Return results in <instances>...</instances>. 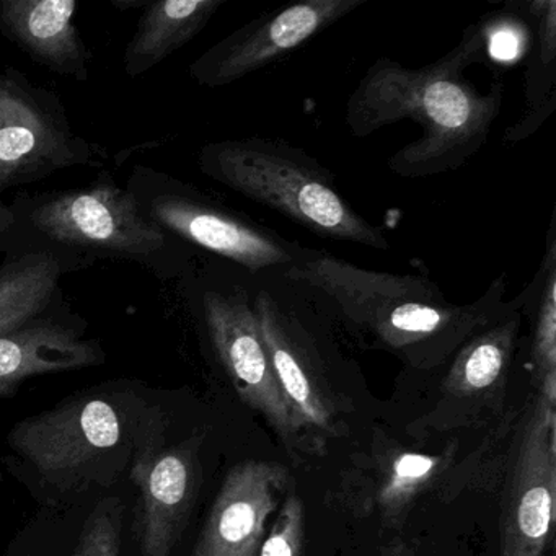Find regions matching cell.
Listing matches in <instances>:
<instances>
[{
    "instance_id": "8992f818",
    "label": "cell",
    "mask_w": 556,
    "mask_h": 556,
    "mask_svg": "<svg viewBox=\"0 0 556 556\" xmlns=\"http://www.w3.org/2000/svg\"><path fill=\"white\" fill-rule=\"evenodd\" d=\"M250 285L256 325L292 418L308 454H324L341 426L325 354L331 308L317 292L278 275L250 276Z\"/></svg>"
},
{
    "instance_id": "9a60e30c",
    "label": "cell",
    "mask_w": 556,
    "mask_h": 556,
    "mask_svg": "<svg viewBox=\"0 0 556 556\" xmlns=\"http://www.w3.org/2000/svg\"><path fill=\"white\" fill-rule=\"evenodd\" d=\"M105 363L99 340L87 337V324L66 298L25 327L0 337V399L24 380L73 372Z\"/></svg>"
},
{
    "instance_id": "ba28073f",
    "label": "cell",
    "mask_w": 556,
    "mask_h": 556,
    "mask_svg": "<svg viewBox=\"0 0 556 556\" xmlns=\"http://www.w3.org/2000/svg\"><path fill=\"white\" fill-rule=\"evenodd\" d=\"M126 393H84L56 408L22 419L8 435L41 483L58 493H79L110 457L125 447L129 412Z\"/></svg>"
},
{
    "instance_id": "7a4b0ae2",
    "label": "cell",
    "mask_w": 556,
    "mask_h": 556,
    "mask_svg": "<svg viewBox=\"0 0 556 556\" xmlns=\"http://www.w3.org/2000/svg\"><path fill=\"white\" fill-rule=\"evenodd\" d=\"M278 276L320 294L344 327L416 369L441 367L510 304L506 275L497 276L477 301L454 304L426 276L370 271L314 249Z\"/></svg>"
},
{
    "instance_id": "ffe728a7",
    "label": "cell",
    "mask_w": 556,
    "mask_h": 556,
    "mask_svg": "<svg viewBox=\"0 0 556 556\" xmlns=\"http://www.w3.org/2000/svg\"><path fill=\"white\" fill-rule=\"evenodd\" d=\"M523 312L530 317V369L536 395L556 405V223L546 233L545 253L523 289Z\"/></svg>"
},
{
    "instance_id": "7c38bea8",
    "label": "cell",
    "mask_w": 556,
    "mask_h": 556,
    "mask_svg": "<svg viewBox=\"0 0 556 556\" xmlns=\"http://www.w3.org/2000/svg\"><path fill=\"white\" fill-rule=\"evenodd\" d=\"M366 0H302L255 18L217 41L190 66L194 83L219 89L294 53Z\"/></svg>"
},
{
    "instance_id": "4316f807",
    "label": "cell",
    "mask_w": 556,
    "mask_h": 556,
    "mask_svg": "<svg viewBox=\"0 0 556 556\" xmlns=\"http://www.w3.org/2000/svg\"><path fill=\"white\" fill-rule=\"evenodd\" d=\"M0 481H2V473H0Z\"/></svg>"
},
{
    "instance_id": "2e32d148",
    "label": "cell",
    "mask_w": 556,
    "mask_h": 556,
    "mask_svg": "<svg viewBox=\"0 0 556 556\" xmlns=\"http://www.w3.org/2000/svg\"><path fill=\"white\" fill-rule=\"evenodd\" d=\"M523 302L522 291L510 299L506 312L475 331L442 364L447 370L442 377L438 412L503 405L526 320Z\"/></svg>"
},
{
    "instance_id": "ac0fdd59",
    "label": "cell",
    "mask_w": 556,
    "mask_h": 556,
    "mask_svg": "<svg viewBox=\"0 0 556 556\" xmlns=\"http://www.w3.org/2000/svg\"><path fill=\"white\" fill-rule=\"evenodd\" d=\"M227 0H157L141 11L125 50L126 76H144L194 40Z\"/></svg>"
},
{
    "instance_id": "cb8c5ba5",
    "label": "cell",
    "mask_w": 556,
    "mask_h": 556,
    "mask_svg": "<svg viewBox=\"0 0 556 556\" xmlns=\"http://www.w3.org/2000/svg\"><path fill=\"white\" fill-rule=\"evenodd\" d=\"M12 211L9 201H5L0 194V243L4 240L5 233L11 229Z\"/></svg>"
},
{
    "instance_id": "e0dca14e",
    "label": "cell",
    "mask_w": 556,
    "mask_h": 556,
    "mask_svg": "<svg viewBox=\"0 0 556 556\" xmlns=\"http://www.w3.org/2000/svg\"><path fill=\"white\" fill-rule=\"evenodd\" d=\"M77 9L76 0H0V34L38 66L86 83L92 54L74 24Z\"/></svg>"
},
{
    "instance_id": "d6986e66",
    "label": "cell",
    "mask_w": 556,
    "mask_h": 556,
    "mask_svg": "<svg viewBox=\"0 0 556 556\" xmlns=\"http://www.w3.org/2000/svg\"><path fill=\"white\" fill-rule=\"evenodd\" d=\"M67 271L50 253L5 255L0 265V337L43 317L61 299Z\"/></svg>"
},
{
    "instance_id": "44dd1931",
    "label": "cell",
    "mask_w": 556,
    "mask_h": 556,
    "mask_svg": "<svg viewBox=\"0 0 556 556\" xmlns=\"http://www.w3.org/2000/svg\"><path fill=\"white\" fill-rule=\"evenodd\" d=\"M535 24V51L526 76V112L507 128L504 141L517 144L532 136L556 109V2H523Z\"/></svg>"
},
{
    "instance_id": "30bf717a",
    "label": "cell",
    "mask_w": 556,
    "mask_h": 556,
    "mask_svg": "<svg viewBox=\"0 0 556 556\" xmlns=\"http://www.w3.org/2000/svg\"><path fill=\"white\" fill-rule=\"evenodd\" d=\"M504 464L501 556H545L555 529L556 405L535 393L520 409Z\"/></svg>"
},
{
    "instance_id": "5bb4252c",
    "label": "cell",
    "mask_w": 556,
    "mask_h": 556,
    "mask_svg": "<svg viewBox=\"0 0 556 556\" xmlns=\"http://www.w3.org/2000/svg\"><path fill=\"white\" fill-rule=\"evenodd\" d=\"M288 484V468L278 462L236 465L227 473L190 556L258 555Z\"/></svg>"
},
{
    "instance_id": "3957f363",
    "label": "cell",
    "mask_w": 556,
    "mask_h": 556,
    "mask_svg": "<svg viewBox=\"0 0 556 556\" xmlns=\"http://www.w3.org/2000/svg\"><path fill=\"white\" fill-rule=\"evenodd\" d=\"M12 224L2 255L50 253L67 275L97 263H132L162 281L180 279L200 252L142 214L128 188L102 170L71 190L18 193L9 201Z\"/></svg>"
},
{
    "instance_id": "484cf974",
    "label": "cell",
    "mask_w": 556,
    "mask_h": 556,
    "mask_svg": "<svg viewBox=\"0 0 556 556\" xmlns=\"http://www.w3.org/2000/svg\"><path fill=\"white\" fill-rule=\"evenodd\" d=\"M112 4L122 12H129L132 9H141L142 11L149 4V0H112Z\"/></svg>"
},
{
    "instance_id": "5b68a950",
    "label": "cell",
    "mask_w": 556,
    "mask_h": 556,
    "mask_svg": "<svg viewBox=\"0 0 556 556\" xmlns=\"http://www.w3.org/2000/svg\"><path fill=\"white\" fill-rule=\"evenodd\" d=\"M203 262L198 256L178 282L217 364L240 400L269 422L289 452L308 454L256 325L250 275L216 256Z\"/></svg>"
},
{
    "instance_id": "8fae6325",
    "label": "cell",
    "mask_w": 556,
    "mask_h": 556,
    "mask_svg": "<svg viewBox=\"0 0 556 556\" xmlns=\"http://www.w3.org/2000/svg\"><path fill=\"white\" fill-rule=\"evenodd\" d=\"M458 442L429 454L377 435L341 470L334 503L357 519H376L382 529L402 530L416 504L445 488L457 467Z\"/></svg>"
},
{
    "instance_id": "4fadbf2b",
    "label": "cell",
    "mask_w": 556,
    "mask_h": 556,
    "mask_svg": "<svg viewBox=\"0 0 556 556\" xmlns=\"http://www.w3.org/2000/svg\"><path fill=\"white\" fill-rule=\"evenodd\" d=\"M131 480L139 490L136 536L141 556H170L200 493L198 439L164 447L155 422L132 458Z\"/></svg>"
},
{
    "instance_id": "277c9868",
    "label": "cell",
    "mask_w": 556,
    "mask_h": 556,
    "mask_svg": "<svg viewBox=\"0 0 556 556\" xmlns=\"http://www.w3.org/2000/svg\"><path fill=\"white\" fill-rule=\"evenodd\" d=\"M201 174L288 217L321 239L389 252L382 227L361 216L338 190L337 178L304 149L266 138L207 142Z\"/></svg>"
},
{
    "instance_id": "d4e9b609",
    "label": "cell",
    "mask_w": 556,
    "mask_h": 556,
    "mask_svg": "<svg viewBox=\"0 0 556 556\" xmlns=\"http://www.w3.org/2000/svg\"><path fill=\"white\" fill-rule=\"evenodd\" d=\"M382 556H415V549L408 543L396 540L395 543L382 549Z\"/></svg>"
},
{
    "instance_id": "52a82bcc",
    "label": "cell",
    "mask_w": 556,
    "mask_h": 556,
    "mask_svg": "<svg viewBox=\"0 0 556 556\" xmlns=\"http://www.w3.org/2000/svg\"><path fill=\"white\" fill-rule=\"evenodd\" d=\"M126 188L152 223L247 275H282L307 255L301 243L157 168L135 165Z\"/></svg>"
},
{
    "instance_id": "6da1fadb",
    "label": "cell",
    "mask_w": 556,
    "mask_h": 556,
    "mask_svg": "<svg viewBox=\"0 0 556 556\" xmlns=\"http://www.w3.org/2000/svg\"><path fill=\"white\" fill-rule=\"evenodd\" d=\"M486 25H470L457 47L422 67L390 58L370 64L346 103L348 128L367 138L399 122L416 123L421 136L389 159L403 178L458 170L486 144L503 106V86L478 92L465 71L483 60Z\"/></svg>"
},
{
    "instance_id": "7402d4cb",
    "label": "cell",
    "mask_w": 556,
    "mask_h": 556,
    "mask_svg": "<svg viewBox=\"0 0 556 556\" xmlns=\"http://www.w3.org/2000/svg\"><path fill=\"white\" fill-rule=\"evenodd\" d=\"M125 506L118 497L100 501L86 520L70 556H122Z\"/></svg>"
},
{
    "instance_id": "603a6c76",
    "label": "cell",
    "mask_w": 556,
    "mask_h": 556,
    "mask_svg": "<svg viewBox=\"0 0 556 556\" xmlns=\"http://www.w3.org/2000/svg\"><path fill=\"white\" fill-rule=\"evenodd\" d=\"M305 509L301 497H285L256 556H302Z\"/></svg>"
},
{
    "instance_id": "9c48e42d",
    "label": "cell",
    "mask_w": 556,
    "mask_h": 556,
    "mask_svg": "<svg viewBox=\"0 0 556 556\" xmlns=\"http://www.w3.org/2000/svg\"><path fill=\"white\" fill-rule=\"evenodd\" d=\"M103 162L102 151L76 135L56 93L14 67L0 73V194Z\"/></svg>"
}]
</instances>
